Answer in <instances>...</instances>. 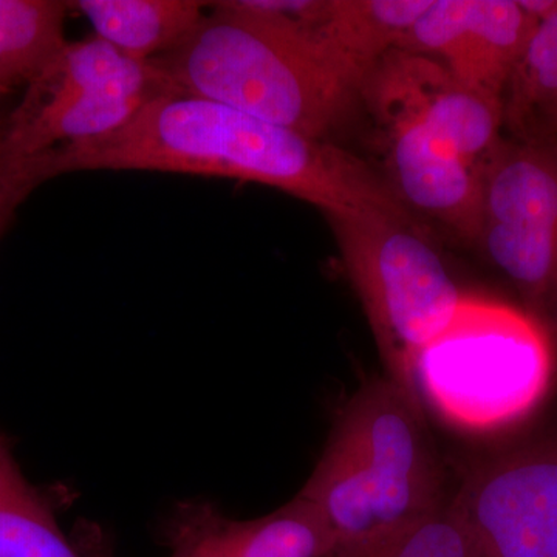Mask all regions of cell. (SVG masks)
I'll list each match as a JSON object with an SVG mask.
<instances>
[{"label": "cell", "instance_id": "17", "mask_svg": "<svg viewBox=\"0 0 557 557\" xmlns=\"http://www.w3.org/2000/svg\"><path fill=\"white\" fill-rule=\"evenodd\" d=\"M0 557H83L0 434Z\"/></svg>", "mask_w": 557, "mask_h": 557}, {"label": "cell", "instance_id": "7", "mask_svg": "<svg viewBox=\"0 0 557 557\" xmlns=\"http://www.w3.org/2000/svg\"><path fill=\"white\" fill-rule=\"evenodd\" d=\"M475 242L534 307L557 304V143L500 139L482 168Z\"/></svg>", "mask_w": 557, "mask_h": 557}, {"label": "cell", "instance_id": "15", "mask_svg": "<svg viewBox=\"0 0 557 557\" xmlns=\"http://www.w3.org/2000/svg\"><path fill=\"white\" fill-rule=\"evenodd\" d=\"M511 138L557 143V10L539 22L504 97Z\"/></svg>", "mask_w": 557, "mask_h": 557}, {"label": "cell", "instance_id": "16", "mask_svg": "<svg viewBox=\"0 0 557 557\" xmlns=\"http://www.w3.org/2000/svg\"><path fill=\"white\" fill-rule=\"evenodd\" d=\"M61 0H0V86L33 83L67 46Z\"/></svg>", "mask_w": 557, "mask_h": 557}, {"label": "cell", "instance_id": "19", "mask_svg": "<svg viewBox=\"0 0 557 557\" xmlns=\"http://www.w3.org/2000/svg\"><path fill=\"white\" fill-rule=\"evenodd\" d=\"M49 180L46 153L17 152L7 134V115H0V239L21 205Z\"/></svg>", "mask_w": 557, "mask_h": 557}, {"label": "cell", "instance_id": "13", "mask_svg": "<svg viewBox=\"0 0 557 557\" xmlns=\"http://www.w3.org/2000/svg\"><path fill=\"white\" fill-rule=\"evenodd\" d=\"M346 62L362 79L406 36L431 0H252Z\"/></svg>", "mask_w": 557, "mask_h": 557}, {"label": "cell", "instance_id": "12", "mask_svg": "<svg viewBox=\"0 0 557 557\" xmlns=\"http://www.w3.org/2000/svg\"><path fill=\"white\" fill-rule=\"evenodd\" d=\"M392 190L403 205L471 242L478 239L482 170L409 116L375 113Z\"/></svg>", "mask_w": 557, "mask_h": 557}, {"label": "cell", "instance_id": "2", "mask_svg": "<svg viewBox=\"0 0 557 557\" xmlns=\"http://www.w3.org/2000/svg\"><path fill=\"white\" fill-rule=\"evenodd\" d=\"M168 89L222 102L317 139L346 119L362 79L251 0L211 2L188 38L152 58Z\"/></svg>", "mask_w": 557, "mask_h": 557}, {"label": "cell", "instance_id": "14", "mask_svg": "<svg viewBox=\"0 0 557 557\" xmlns=\"http://www.w3.org/2000/svg\"><path fill=\"white\" fill-rule=\"evenodd\" d=\"M94 27L95 36L149 61L178 47L203 20L209 3L197 0H76L67 2Z\"/></svg>", "mask_w": 557, "mask_h": 557}, {"label": "cell", "instance_id": "9", "mask_svg": "<svg viewBox=\"0 0 557 557\" xmlns=\"http://www.w3.org/2000/svg\"><path fill=\"white\" fill-rule=\"evenodd\" d=\"M373 113L409 116L482 170L504 138V102L458 81L445 65L405 50L381 58L362 81Z\"/></svg>", "mask_w": 557, "mask_h": 557}, {"label": "cell", "instance_id": "4", "mask_svg": "<svg viewBox=\"0 0 557 557\" xmlns=\"http://www.w3.org/2000/svg\"><path fill=\"white\" fill-rule=\"evenodd\" d=\"M553 350L541 322L507 304L465 296L418 355L421 403L457 431L487 434L523 420L547 394Z\"/></svg>", "mask_w": 557, "mask_h": 557}, {"label": "cell", "instance_id": "5", "mask_svg": "<svg viewBox=\"0 0 557 557\" xmlns=\"http://www.w3.org/2000/svg\"><path fill=\"white\" fill-rule=\"evenodd\" d=\"M329 220L388 379L420 399L418 355L446 329L467 293L409 218Z\"/></svg>", "mask_w": 557, "mask_h": 557}, {"label": "cell", "instance_id": "21", "mask_svg": "<svg viewBox=\"0 0 557 557\" xmlns=\"http://www.w3.org/2000/svg\"><path fill=\"white\" fill-rule=\"evenodd\" d=\"M7 94H10V91H7L5 89H3L2 86H0V95H7Z\"/></svg>", "mask_w": 557, "mask_h": 557}, {"label": "cell", "instance_id": "3", "mask_svg": "<svg viewBox=\"0 0 557 557\" xmlns=\"http://www.w3.org/2000/svg\"><path fill=\"white\" fill-rule=\"evenodd\" d=\"M423 408L386 376L369 381L341 410L298 493L327 523L335 555L364 547L445 507Z\"/></svg>", "mask_w": 557, "mask_h": 557}, {"label": "cell", "instance_id": "18", "mask_svg": "<svg viewBox=\"0 0 557 557\" xmlns=\"http://www.w3.org/2000/svg\"><path fill=\"white\" fill-rule=\"evenodd\" d=\"M332 557H474L463 523L448 507L364 545Z\"/></svg>", "mask_w": 557, "mask_h": 557}, {"label": "cell", "instance_id": "1", "mask_svg": "<svg viewBox=\"0 0 557 557\" xmlns=\"http://www.w3.org/2000/svg\"><path fill=\"white\" fill-rule=\"evenodd\" d=\"M50 178L76 171H157L260 183L327 219L408 218L391 185L332 145L222 102L168 91L121 129L47 150Z\"/></svg>", "mask_w": 557, "mask_h": 557}, {"label": "cell", "instance_id": "20", "mask_svg": "<svg viewBox=\"0 0 557 557\" xmlns=\"http://www.w3.org/2000/svg\"><path fill=\"white\" fill-rule=\"evenodd\" d=\"M75 545L83 557H116L109 539L102 534L98 527L86 525L81 528L79 537Z\"/></svg>", "mask_w": 557, "mask_h": 557}, {"label": "cell", "instance_id": "6", "mask_svg": "<svg viewBox=\"0 0 557 557\" xmlns=\"http://www.w3.org/2000/svg\"><path fill=\"white\" fill-rule=\"evenodd\" d=\"M166 83L152 61L135 60L109 42H67L49 67L28 84L7 113V134L17 152H47L121 129Z\"/></svg>", "mask_w": 557, "mask_h": 557}, {"label": "cell", "instance_id": "8", "mask_svg": "<svg viewBox=\"0 0 557 557\" xmlns=\"http://www.w3.org/2000/svg\"><path fill=\"white\" fill-rule=\"evenodd\" d=\"M450 508L474 557H557V453L502 458L469 475Z\"/></svg>", "mask_w": 557, "mask_h": 557}, {"label": "cell", "instance_id": "10", "mask_svg": "<svg viewBox=\"0 0 557 557\" xmlns=\"http://www.w3.org/2000/svg\"><path fill=\"white\" fill-rule=\"evenodd\" d=\"M537 25L520 0H431L399 50L432 58L471 89L504 102Z\"/></svg>", "mask_w": 557, "mask_h": 557}, {"label": "cell", "instance_id": "11", "mask_svg": "<svg viewBox=\"0 0 557 557\" xmlns=\"http://www.w3.org/2000/svg\"><path fill=\"white\" fill-rule=\"evenodd\" d=\"M161 541L170 557H332L336 552L327 523L300 496L255 520L228 519L208 500L180 502Z\"/></svg>", "mask_w": 557, "mask_h": 557}]
</instances>
